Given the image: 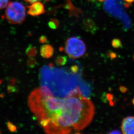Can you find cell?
Here are the masks:
<instances>
[{"mask_svg": "<svg viewBox=\"0 0 134 134\" xmlns=\"http://www.w3.org/2000/svg\"><path fill=\"white\" fill-rule=\"evenodd\" d=\"M28 104L48 134L80 132L89 125L95 114L93 103L78 86L64 97L44 96L35 89L28 97Z\"/></svg>", "mask_w": 134, "mask_h": 134, "instance_id": "obj_1", "label": "cell"}, {"mask_svg": "<svg viewBox=\"0 0 134 134\" xmlns=\"http://www.w3.org/2000/svg\"><path fill=\"white\" fill-rule=\"evenodd\" d=\"M41 85L48 86L54 96L64 97L74 89V79L66 70L49 64L41 68L40 72Z\"/></svg>", "mask_w": 134, "mask_h": 134, "instance_id": "obj_2", "label": "cell"}, {"mask_svg": "<svg viewBox=\"0 0 134 134\" xmlns=\"http://www.w3.org/2000/svg\"><path fill=\"white\" fill-rule=\"evenodd\" d=\"M125 4L123 0H105L104 8L108 14L121 20L124 29H129L131 20L125 10Z\"/></svg>", "mask_w": 134, "mask_h": 134, "instance_id": "obj_3", "label": "cell"}, {"mask_svg": "<svg viewBox=\"0 0 134 134\" xmlns=\"http://www.w3.org/2000/svg\"><path fill=\"white\" fill-rule=\"evenodd\" d=\"M5 16L12 24H21L25 19V8L19 2H10L7 6Z\"/></svg>", "mask_w": 134, "mask_h": 134, "instance_id": "obj_4", "label": "cell"}, {"mask_svg": "<svg viewBox=\"0 0 134 134\" xmlns=\"http://www.w3.org/2000/svg\"><path fill=\"white\" fill-rule=\"evenodd\" d=\"M65 51L70 58H80L85 54L86 46L83 41L79 37H71L66 41Z\"/></svg>", "mask_w": 134, "mask_h": 134, "instance_id": "obj_5", "label": "cell"}, {"mask_svg": "<svg viewBox=\"0 0 134 134\" xmlns=\"http://www.w3.org/2000/svg\"><path fill=\"white\" fill-rule=\"evenodd\" d=\"M121 130L124 134H134V116L124 118L121 122Z\"/></svg>", "mask_w": 134, "mask_h": 134, "instance_id": "obj_6", "label": "cell"}, {"mask_svg": "<svg viewBox=\"0 0 134 134\" xmlns=\"http://www.w3.org/2000/svg\"><path fill=\"white\" fill-rule=\"evenodd\" d=\"M27 14L32 16H37L45 12L44 7L42 3L39 1H36L28 7Z\"/></svg>", "mask_w": 134, "mask_h": 134, "instance_id": "obj_7", "label": "cell"}, {"mask_svg": "<svg viewBox=\"0 0 134 134\" xmlns=\"http://www.w3.org/2000/svg\"><path fill=\"white\" fill-rule=\"evenodd\" d=\"M40 53L41 56L44 58H49L53 55L54 49L51 45H43L41 47Z\"/></svg>", "mask_w": 134, "mask_h": 134, "instance_id": "obj_8", "label": "cell"}, {"mask_svg": "<svg viewBox=\"0 0 134 134\" xmlns=\"http://www.w3.org/2000/svg\"><path fill=\"white\" fill-rule=\"evenodd\" d=\"M39 92L44 96H54L52 91L48 86L45 85H42V86L37 89Z\"/></svg>", "mask_w": 134, "mask_h": 134, "instance_id": "obj_9", "label": "cell"}, {"mask_svg": "<svg viewBox=\"0 0 134 134\" xmlns=\"http://www.w3.org/2000/svg\"><path fill=\"white\" fill-rule=\"evenodd\" d=\"M26 53L29 57H34L37 54V51L36 47L30 44L26 50Z\"/></svg>", "mask_w": 134, "mask_h": 134, "instance_id": "obj_10", "label": "cell"}, {"mask_svg": "<svg viewBox=\"0 0 134 134\" xmlns=\"http://www.w3.org/2000/svg\"><path fill=\"white\" fill-rule=\"evenodd\" d=\"M67 62V57L64 56H57L55 60V63L57 66H64L66 65Z\"/></svg>", "mask_w": 134, "mask_h": 134, "instance_id": "obj_11", "label": "cell"}, {"mask_svg": "<svg viewBox=\"0 0 134 134\" xmlns=\"http://www.w3.org/2000/svg\"><path fill=\"white\" fill-rule=\"evenodd\" d=\"M59 22L57 19H52L48 22V26L52 29H56L59 27Z\"/></svg>", "mask_w": 134, "mask_h": 134, "instance_id": "obj_12", "label": "cell"}, {"mask_svg": "<svg viewBox=\"0 0 134 134\" xmlns=\"http://www.w3.org/2000/svg\"><path fill=\"white\" fill-rule=\"evenodd\" d=\"M38 63L34 57H29L27 61V66L30 68H34L37 65Z\"/></svg>", "mask_w": 134, "mask_h": 134, "instance_id": "obj_13", "label": "cell"}, {"mask_svg": "<svg viewBox=\"0 0 134 134\" xmlns=\"http://www.w3.org/2000/svg\"><path fill=\"white\" fill-rule=\"evenodd\" d=\"M7 125L8 129L10 132H15L17 131V127L16 126L10 121H7Z\"/></svg>", "mask_w": 134, "mask_h": 134, "instance_id": "obj_14", "label": "cell"}, {"mask_svg": "<svg viewBox=\"0 0 134 134\" xmlns=\"http://www.w3.org/2000/svg\"><path fill=\"white\" fill-rule=\"evenodd\" d=\"M111 44L114 48H118L121 47V43L120 40L115 39L111 42Z\"/></svg>", "mask_w": 134, "mask_h": 134, "instance_id": "obj_15", "label": "cell"}, {"mask_svg": "<svg viewBox=\"0 0 134 134\" xmlns=\"http://www.w3.org/2000/svg\"><path fill=\"white\" fill-rule=\"evenodd\" d=\"M9 0H0V9H4L7 7L8 4Z\"/></svg>", "mask_w": 134, "mask_h": 134, "instance_id": "obj_16", "label": "cell"}, {"mask_svg": "<svg viewBox=\"0 0 134 134\" xmlns=\"http://www.w3.org/2000/svg\"><path fill=\"white\" fill-rule=\"evenodd\" d=\"M8 91L9 92H14L16 91V88L14 86H8Z\"/></svg>", "mask_w": 134, "mask_h": 134, "instance_id": "obj_17", "label": "cell"}, {"mask_svg": "<svg viewBox=\"0 0 134 134\" xmlns=\"http://www.w3.org/2000/svg\"><path fill=\"white\" fill-rule=\"evenodd\" d=\"M40 42L41 43H45L47 42V37L45 36H41L39 39Z\"/></svg>", "mask_w": 134, "mask_h": 134, "instance_id": "obj_18", "label": "cell"}, {"mask_svg": "<svg viewBox=\"0 0 134 134\" xmlns=\"http://www.w3.org/2000/svg\"><path fill=\"white\" fill-rule=\"evenodd\" d=\"M26 2L29 3H33L36 2V1H38L39 0H24ZM46 1H49L50 0H45Z\"/></svg>", "mask_w": 134, "mask_h": 134, "instance_id": "obj_19", "label": "cell"}, {"mask_svg": "<svg viewBox=\"0 0 134 134\" xmlns=\"http://www.w3.org/2000/svg\"><path fill=\"white\" fill-rule=\"evenodd\" d=\"M126 2L128 3H132L134 1V0H125Z\"/></svg>", "mask_w": 134, "mask_h": 134, "instance_id": "obj_20", "label": "cell"}, {"mask_svg": "<svg viewBox=\"0 0 134 134\" xmlns=\"http://www.w3.org/2000/svg\"><path fill=\"white\" fill-rule=\"evenodd\" d=\"M132 103H133V104H134V99H133V100H132Z\"/></svg>", "mask_w": 134, "mask_h": 134, "instance_id": "obj_21", "label": "cell"}, {"mask_svg": "<svg viewBox=\"0 0 134 134\" xmlns=\"http://www.w3.org/2000/svg\"><path fill=\"white\" fill-rule=\"evenodd\" d=\"M99 1H105V0H99Z\"/></svg>", "mask_w": 134, "mask_h": 134, "instance_id": "obj_22", "label": "cell"}, {"mask_svg": "<svg viewBox=\"0 0 134 134\" xmlns=\"http://www.w3.org/2000/svg\"><path fill=\"white\" fill-rule=\"evenodd\" d=\"M133 58H134V57H133Z\"/></svg>", "mask_w": 134, "mask_h": 134, "instance_id": "obj_23", "label": "cell"}, {"mask_svg": "<svg viewBox=\"0 0 134 134\" xmlns=\"http://www.w3.org/2000/svg\"></svg>", "mask_w": 134, "mask_h": 134, "instance_id": "obj_24", "label": "cell"}]
</instances>
